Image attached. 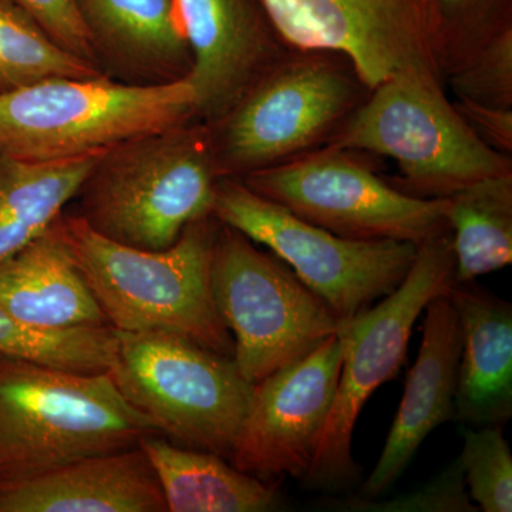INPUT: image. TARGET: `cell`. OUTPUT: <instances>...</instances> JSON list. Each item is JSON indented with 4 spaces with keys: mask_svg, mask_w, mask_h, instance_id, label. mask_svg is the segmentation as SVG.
Instances as JSON below:
<instances>
[{
    "mask_svg": "<svg viewBox=\"0 0 512 512\" xmlns=\"http://www.w3.org/2000/svg\"><path fill=\"white\" fill-rule=\"evenodd\" d=\"M161 434L110 373H79L0 355V490L79 458Z\"/></svg>",
    "mask_w": 512,
    "mask_h": 512,
    "instance_id": "obj_1",
    "label": "cell"
},
{
    "mask_svg": "<svg viewBox=\"0 0 512 512\" xmlns=\"http://www.w3.org/2000/svg\"><path fill=\"white\" fill-rule=\"evenodd\" d=\"M62 224L77 265L111 328L175 333L234 357V339L212 296L217 231L210 217L191 222L163 251L111 241L80 217L62 218Z\"/></svg>",
    "mask_w": 512,
    "mask_h": 512,
    "instance_id": "obj_2",
    "label": "cell"
},
{
    "mask_svg": "<svg viewBox=\"0 0 512 512\" xmlns=\"http://www.w3.org/2000/svg\"><path fill=\"white\" fill-rule=\"evenodd\" d=\"M194 111L187 77L147 86L99 76L43 80L0 93V154L35 161L107 154L181 126Z\"/></svg>",
    "mask_w": 512,
    "mask_h": 512,
    "instance_id": "obj_3",
    "label": "cell"
},
{
    "mask_svg": "<svg viewBox=\"0 0 512 512\" xmlns=\"http://www.w3.org/2000/svg\"><path fill=\"white\" fill-rule=\"evenodd\" d=\"M215 177L204 140L181 126L167 128L101 158L80 190L79 217L111 241L163 251L191 222L211 217Z\"/></svg>",
    "mask_w": 512,
    "mask_h": 512,
    "instance_id": "obj_4",
    "label": "cell"
},
{
    "mask_svg": "<svg viewBox=\"0 0 512 512\" xmlns=\"http://www.w3.org/2000/svg\"><path fill=\"white\" fill-rule=\"evenodd\" d=\"M116 332L109 373L127 402L178 446L231 460L254 393L234 357L161 330Z\"/></svg>",
    "mask_w": 512,
    "mask_h": 512,
    "instance_id": "obj_5",
    "label": "cell"
},
{
    "mask_svg": "<svg viewBox=\"0 0 512 512\" xmlns=\"http://www.w3.org/2000/svg\"><path fill=\"white\" fill-rule=\"evenodd\" d=\"M373 90L332 148L393 158L414 191L436 197L511 174L507 158L451 106L437 76L399 74Z\"/></svg>",
    "mask_w": 512,
    "mask_h": 512,
    "instance_id": "obj_6",
    "label": "cell"
},
{
    "mask_svg": "<svg viewBox=\"0 0 512 512\" xmlns=\"http://www.w3.org/2000/svg\"><path fill=\"white\" fill-rule=\"evenodd\" d=\"M215 308L234 339V360L248 383L318 348L339 330L328 303L293 272L222 224L211 259Z\"/></svg>",
    "mask_w": 512,
    "mask_h": 512,
    "instance_id": "obj_7",
    "label": "cell"
},
{
    "mask_svg": "<svg viewBox=\"0 0 512 512\" xmlns=\"http://www.w3.org/2000/svg\"><path fill=\"white\" fill-rule=\"evenodd\" d=\"M453 284V248L443 235L417 247L412 268L392 293L365 312L340 320L338 389L306 483L336 487L355 478L353 431L367 399L399 373L414 323Z\"/></svg>",
    "mask_w": 512,
    "mask_h": 512,
    "instance_id": "obj_8",
    "label": "cell"
},
{
    "mask_svg": "<svg viewBox=\"0 0 512 512\" xmlns=\"http://www.w3.org/2000/svg\"><path fill=\"white\" fill-rule=\"evenodd\" d=\"M212 215L271 249L340 320L392 293L417 255L412 242L339 237L234 181L217 183Z\"/></svg>",
    "mask_w": 512,
    "mask_h": 512,
    "instance_id": "obj_9",
    "label": "cell"
},
{
    "mask_svg": "<svg viewBox=\"0 0 512 512\" xmlns=\"http://www.w3.org/2000/svg\"><path fill=\"white\" fill-rule=\"evenodd\" d=\"M245 185L339 237L419 245L446 235L447 197L424 198L390 187L330 147L249 173Z\"/></svg>",
    "mask_w": 512,
    "mask_h": 512,
    "instance_id": "obj_10",
    "label": "cell"
},
{
    "mask_svg": "<svg viewBox=\"0 0 512 512\" xmlns=\"http://www.w3.org/2000/svg\"><path fill=\"white\" fill-rule=\"evenodd\" d=\"M279 35L345 55L375 89L399 74L439 77V0H259Z\"/></svg>",
    "mask_w": 512,
    "mask_h": 512,
    "instance_id": "obj_11",
    "label": "cell"
},
{
    "mask_svg": "<svg viewBox=\"0 0 512 512\" xmlns=\"http://www.w3.org/2000/svg\"><path fill=\"white\" fill-rule=\"evenodd\" d=\"M340 366L342 342L336 333L254 384L229 463L259 480L289 476L305 481L332 410Z\"/></svg>",
    "mask_w": 512,
    "mask_h": 512,
    "instance_id": "obj_12",
    "label": "cell"
},
{
    "mask_svg": "<svg viewBox=\"0 0 512 512\" xmlns=\"http://www.w3.org/2000/svg\"><path fill=\"white\" fill-rule=\"evenodd\" d=\"M352 100L348 77L330 64H288L229 111L222 136L228 167L248 173L274 167L325 136Z\"/></svg>",
    "mask_w": 512,
    "mask_h": 512,
    "instance_id": "obj_13",
    "label": "cell"
},
{
    "mask_svg": "<svg viewBox=\"0 0 512 512\" xmlns=\"http://www.w3.org/2000/svg\"><path fill=\"white\" fill-rule=\"evenodd\" d=\"M419 356L407 376L399 410L382 454L360 490L375 500L403 476L423 441L441 424L456 419L461 332L457 313L446 295L426 308Z\"/></svg>",
    "mask_w": 512,
    "mask_h": 512,
    "instance_id": "obj_14",
    "label": "cell"
},
{
    "mask_svg": "<svg viewBox=\"0 0 512 512\" xmlns=\"http://www.w3.org/2000/svg\"><path fill=\"white\" fill-rule=\"evenodd\" d=\"M175 18L191 49L187 80L197 111L221 117L249 92L266 56V39L247 0H174Z\"/></svg>",
    "mask_w": 512,
    "mask_h": 512,
    "instance_id": "obj_15",
    "label": "cell"
},
{
    "mask_svg": "<svg viewBox=\"0 0 512 512\" xmlns=\"http://www.w3.org/2000/svg\"><path fill=\"white\" fill-rule=\"evenodd\" d=\"M0 512H167L140 444L93 454L0 490Z\"/></svg>",
    "mask_w": 512,
    "mask_h": 512,
    "instance_id": "obj_16",
    "label": "cell"
},
{
    "mask_svg": "<svg viewBox=\"0 0 512 512\" xmlns=\"http://www.w3.org/2000/svg\"><path fill=\"white\" fill-rule=\"evenodd\" d=\"M446 296L461 332L456 419L504 426L512 416V306L474 281L454 282Z\"/></svg>",
    "mask_w": 512,
    "mask_h": 512,
    "instance_id": "obj_17",
    "label": "cell"
},
{
    "mask_svg": "<svg viewBox=\"0 0 512 512\" xmlns=\"http://www.w3.org/2000/svg\"><path fill=\"white\" fill-rule=\"evenodd\" d=\"M0 306L36 328L109 325L77 265L62 217L0 261Z\"/></svg>",
    "mask_w": 512,
    "mask_h": 512,
    "instance_id": "obj_18",
    "label": "cell"
},
{
    "mask_svg": "<svg viewBox=\"0 0 512 512\" xmlns=\"http://www.w3.org/2000/svg\"><path fill=\"white\" fill-rule=\"evenodd\" d=\"M140 447L153 464L167 512H266L281 507V494L224 457L178 446L151 434Z\"/></svg>",
    "mask_w": 512,
    "mask_h": 512,
    "instance_id": "obj_19",
    "label": "cell"
},
{
    "mask_svg": "<svg viewBox=\"0 0 512 512\" xmlns=\"http://www.w3.org/2000/svg\"><path fill=\"white\" fill-rule=\"evenodd\" d=\"M104 156L35 161L0 154V261L52 227Z\"/></svg>",
    "mask_w": 512,
    "mask_h": 512,
    "instance_id": "obj_20",
    "label": "cell"
},
{
    "mask_svg": "<svg viewBox=\"0 0 512 512\" xmlns=\"http://www.w3.org/2000/svg\"><path fill=\"white\" fill-rule=\"evenodd\" d=\"M454 282L476 281L512 262V175L484 178L447 197Z\"/></svg>",
    "mask_w": 512,
    "mask_h": 512,
    "instance_id": "obj_21",
    "label": "cell"
},
{
    "mask_svg": "<svg viewBox=\"0 0 512 512\" xmlns=\"http://www.w3.org/2000/svg\"><path fill=\"white\" fill-rule=\"evenodd\" d=\"M92 39L144 62H173L185 40L174 0H76Z\"/></svg>",
    "mask_w": 512,
    "mask_h": 512,
    "instance_id": "obj_22",
    "label": "cell"
},
{
    "mask_svg": "<svg viewBox=\"0 0 512 512\" xmlns=\"http://www.w3.org/2000/svg\"><path fill=\"white\" fill-rule=\"evenodd\" d=\"M117 352L110 325L42 329L22 322L0 306V355L79 373H107Z\"/></svg>",
    "mask_w": 512,
    "mask_h": 512,
    "instance_id": "obj_23",
    "label": "cell"
},
{
    "mask_svg": "<svg viewBox=\"0 0 512 512\" xmlns=\"http://www.w3.org/2000/svg\"><path fill=\"white\" fill-rule=\"evenodd\" d=\"M94 76L89 60L60 46L13 0H0V93L43 80Z\"/></svg>",
    "mask_w": 512,
    "mask_h": 512,
    "instance_id": "obj_24",
    "label": "cell"
},
{
    "mask_svg": "<svg viewBox=\"0 0 512 512\" xmlns=\"http://www.w3.org/2000/svg\"><path fill=\"white\" fill-rule=\"evenodd\" d=\"M460 461L468 497L484 512L512 511V456L503 426L463 431Z\"/></svg>",
    "mask_w": 512,
    "mask_h": 512,
    "instance_id": "obj_25",
    "label": "cell"
},
{
    "mask_svg": "<svg viewBox=\"0 0 512 512\" xmlns=\"http://www.w3.org/2000/svg\"><path fill=\"white\" fill-rule=\"evenodd\" d=\"M349 510L390 511V512H473L477 511L471 503L466 490L460 461L456 460L440 476L424 485L412 494L394 500H365L356 498Z\"/></svg>",
    "mask_w": 512,
    "mask_h": 512,
    "instance_id": "obj_26",
    "label": "cell"
},
{
    "mask_svg": "<svg viewBox=\"0 0 512 512\" xmlns=\"http://www.w3.org/2000/svg\"><path fill=\"white\" fill-rule=\"evenodd\" d=\"M511 83L512 35L511 30H505L476 63L457 77L456 87L463 100L490 104L497 99L505 106L511 99Z\"/></svg>",
    "mask_w": 512,
    "mask_h": 512,
    "instance_id": "obj_27",
    "label": "cell"
},
{
    "mask_svg": "<svg viewBox=\"0 0 512 512\" xmlns=\"http://www.w3.org/2000/svg\"><path fill=\"white\" fill-rule=\"evenodd\" d=\"M47 35L74 55L89 60L92 36L76 0H13Z\"/></svg>",
    "mask_w": 512,
    "mask_h": 512,
    "instance_id": "obj_28",
    "label": "cell"
},
{
    "mask_svg": "<svg viewBox=\"0 0 512 512\" xmlns=\"http://www.w3.org/2000/svg\"><path fill=\"white\" fill-rule=\"evenodd\" d=\"M461 116L473 127L478 136L484 133L483 140L495 143L498 148L511 150L512 147V114L511 110L503 106L477 103V101L463 100V106H458ZM490 143V144H491Z\"/></svg>",
    "mask_w": 512,
    "mask_h": 512,
    "instance_id": "obj_29",
    "label": "cell"
},
{
    "mask_svg": "<svg viewBox=\"0 0 512 512\" xmlns=\"http://www.w3.org/2000/svg\"><path fill=\"white\" fill-rule=\"evenodd\" d=\"M440 5H456V3L464 2V0H439Z\"/></svg>",
    "mask_w": 512,
    "mask_h": 512,
    "instance_id": "obj_30",
    "label": "cell"
}]
</instances>
